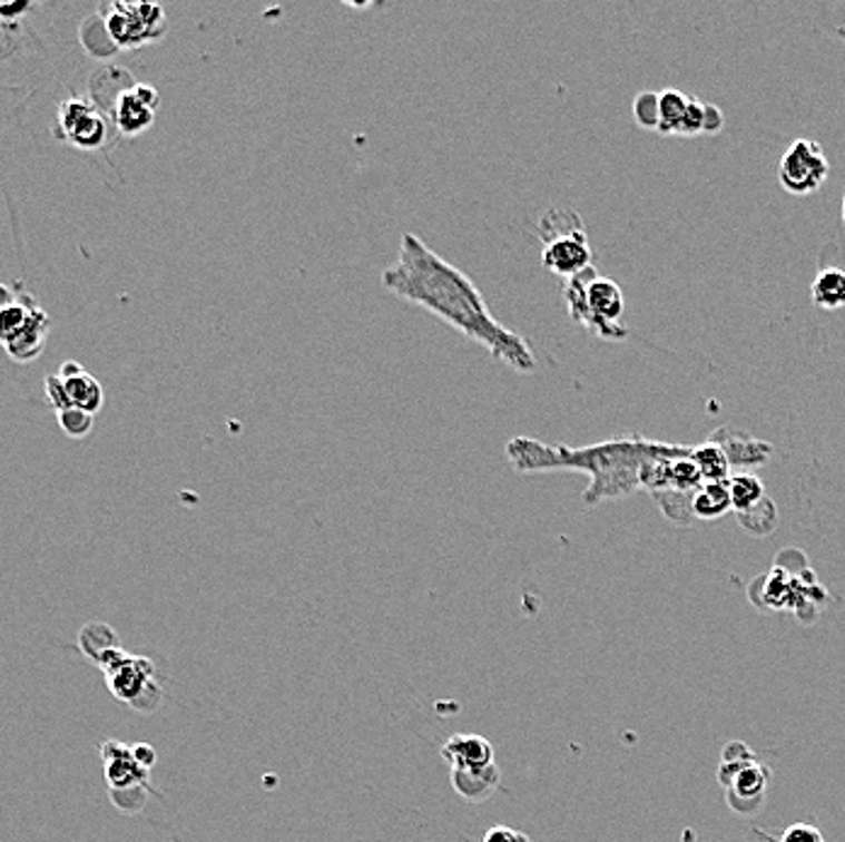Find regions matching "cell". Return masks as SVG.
<instances>
[{"label": "cell", "instance_id": "6da1fadb", "mask_svg": "<svg viewBox=\"0 0 845 842\" xmlns=\"http://www.w3.org/2000/svg\"><path fill=\"white\" fill-rule=\"evenodd\" d=\"M382 287L415 306L428 309L511 370L520 374L538 370V358L530 343L491 314L484 294L472 277L415 234L401 236L394 265L382 273Z\"/></svg>", "mask_w": 845, "mask_h": 842}, {"label": "cell", "instance_id": "7a4b0ae2", "mask_svg": "<svg viewBox=\"0 0 845 842\" xmlns=\"http://www.w3.org/2000/svg\"><path fill=\"white\" fill-rule=\"evenodd\" d=\"M686 447L647 440L641 434L612 438L588 447L544 444L534 438H518L505 442V459L518 473L573 471L590 479L583 491V502L590 508L606 500H620L639 491V473L649 461L659 457L680 454Z\"/></svg>", "mask_w": 845, "mask_h": 842}, {"label": "cell", "instance_id": "3957f363", "mask_svg": "<svg viewBox=\"0 0 845 842\" xmlns=\"http://www.w3.org/2000/svg\"><path fill=\"white\" fill-rule=\"evenodd\" d=\"M563 304H567L569 316L600 341L617 343L629 335V329L622 323V287L615 280L600 275L596 265L567 280L563 284Z\"/></svg>", "mask_w": 845, "mask_h": 842}, {"label": "cell", "instance_id": "277c9868", "mask_svg": "<svg viewBox=\"0 0 845 842\" xmlns=\"http://www.w3.org/2000/svg\"><path fill=\"white\" fill-rule=\"evenodd\" d=\"M538 238L542 241V265L557 277L571 280L593 265L586 224L571 207L547 209L538 224Z\"/></svg>", "mask_w": 845, "mask_h": 842}, {"label": "cell", "instance_id": "5b68a950", "mask_svg": "<svg viewBox=\"0 0 845 842\" xmlns=\"http://www.w3.org/2000/svg\"><path fill=\"white\" fill-rule=\"evenodd\" d=\"M717 780L727 792V804L731 811L739 813V816H750L766 801L773 770L763 765L744 741H734L721 753Z\"/></svg>", "mask_w": 845, "mask_h": 842}, {"label": "cell", "instance_id": "8992f818", "mask_svg": "<svg viewBox=\"0 0 845 842\" xmlns=\"http://www.w3.org/2000/svg\"><path fill=\"white\" fill-rule=\"evenodd\" d=\"M100 670L107 677V687H110L112 697L119 702L131 704L134 709H144V702L149 699V712H154L160 704V692L156 683V665L149 658L131 656L122 646L105 650L98 658Z\"/></svg>", "mask_w": 845, "mask_h": 842}, {"label": "cell", "instance_id": "52a82bcc", "mask_svg": "<svg viewBox=\"0 0 845 842\" xmlns=\"http://www.w3.org/2000/svg\"><path fill=\"white\" fill-rule=\"evenodd\" d=\"M100 18L115 49H137L146 42H158L168 32L166 12L154 3L117 0L100 10Z\"/></svg>", "mask_w": 845, "mask_h": 842}, {"label": "cell", "instance_id": "ba28073f", "mask_svg": "<svg viewBox=\"0 0 845 842\" xmlns=\"http://www.w3.org/2000/svg\"><path fill=\"white\" fill-rule=\"evenodd\" d=\"M831 173L824 146L814 139H797L789 144L777 163V178L789 195H812L819 189Z\"/></svg>", "mask_w": 845, "mask_h": 842}, {"label": "cell", "instance_id": "9c48e42d", "mask_svg": "<svg viewBox=\"0 0 845 842\" xmlns=\"http://www.w3.org/2000/svg\"><path fill=\"white\" fill-rule=\"evenodd\" d=\"M107 119L90 100L73 98L59 107V134L83 151H96L107 141Z\"/></svg>", "mask_w": 845, "mask_h": 842}, {"label": "cell", "instance_id": "30bf717a", "mask_svg": "<svg viewBox=\"0 0 845 842\" xmlns=\"http://www.w3.org/2000/svg\"><path fill=\"white\" fill-rule=\"evenodd\" d=\"M105 780L110 792H129V790H149V774L139 767L131 755V745L105 741L100 745Z\"/></svg>", "mask_w": 845, "mask_h": 842}, {"label": "cell", "instance_id": "8fae6325", "mask_svg": "<svg viewBox=\"0 0 845 842\" xmlns=\"http://www.w3.org/2000/svg\"><path fill=\"white\" fill-rule=\"evenodd\" d=\"M440 755L450 770H476L495 763L491 741L476 736V733H458V736L448 738Z\"/></svg>", "mask_w": 845, "mask_h": 842}, {"label": "cell", "instance_id": "7c38bea8", "mask_svg": "<svg viewBox=\"0 0 845 842\" xmlns=\"http://www.w3.org/2000/svg\"><path fill=\"white\" fill-rule=\"evenodd\" d=\"M57 374L61 376L66 393H69L71 405H76V409L86 411L90 415H98L100 413L102 401H105L102 386H100V382H98L96 376H90L86 372L83 364L69 360V362H63L59 366Z\"/></svg>", "mask_w": 845, "mask_h": 842}, {"label": "cell", "instance_id": "4fadbf2b", "mask_svg": "<svg viewBox=\"0 0 845 842\" xmlns=\"http://www.w3.org/2000/svg\"><path fill=\"white\" fill-rule=\"evenodd\" d=\"M110 110L117 129L122 131L125 137H137V134L149 129L156 119V110L141 100V95L137 92V84H131L127 90L119 92Z\"/></svg>", "mask_w": 845, "mask_h": 842}, {"label": "cell", "instance_id": "5bb4252c", "mask_svg": "<svg viewBox=\"0 0 845 842\" xmlns=\"http://www.w3.org/2000/svg\"><path fill=\"white\" fill-rule=\"evenodd\" d=\"M450 784L466 804H484L501 786V770L495 763L476 770H450Z\"/></svg>", "mask_w": 845, "mask_h": 842}, {"label": "cell", "instance_id": "9a60e30c", "mask_svg": "<svg viewBox=\"0 0 845 842\" xmlns=\"http://www.w3.org/2000/svg\"><path fill=\"white\" fill-rule=\"evenodd\" d=\"M49 329H51L49 316L45 314L42 309L37 306L32 311L30 321H27L24 329L16 337H12L10 343H6L3 347H6L8 355L12 360H16V362H32V360H37L39 355H42Z\"/></svg>", "mask_w": 845, "mask_h": 842}, {"label": "cell", "instance_id": "2e32d148", "mask_svg": "<svg viewBox=\"0 0 845 842\" xmlns=\"http://www.w3.org/2000/svg\"><path fill=\"white\" fill-rule=\"evenodd\" d=\"M709 440L721 447V452L727 454V459H729V467L760 464V461H766L770 457V444L750 440V438H746V434H736L729 428H721Z\"/></svg>", "mask_w": 845, "mask_h": 842}, {"label": "cell", "instance_id": "e0dca14e", "mask_svg": "<svg viewBox=\"0 0 845 842\" xmlns=\"http://www.w3.org/2000/svg\"><path fill=\"white\" fill-rule=\"evenodd\" d=\"M727 481H713V483L702 481L700 486L695 488L692 502H690L695 520H717V518H721V515H727L731 510V498H729Z\"/></svg>", "mask_w": 845, "mask_h": 842}, {"label": "cell", "instance_id": "ac0fdd59", "mask_svg": "<svg viewBox=\"0 0 845 842\" xmlns=\"http://www.w3.org/2000/svg\"><path fill=\"white\" fill-rule=\"evenodd\" d=\"M690 459L692 464L700 471V477L705 483L713 481H727L731 477V467L727 454L721 452V447L713 440H707L705 444H695L690 447Z\"/></svg>", "mask_w": 845, "mask_h": 842}, {"label": "cell", "instance_id": "d6986e66", "mask_svg": "<svg viewBox=\"0 0 845 842\" xmlns=\"http://www.w3.org/2000/svg\"><path fill=\"white\" fill-rule=\"evenodd\" d=\"M812 302L828 311L845 306V273L841 267L822 270L812 284Z\"/></svg>", "mask_w": 845, "mask_h": 842}, {"label": "cell", "instance_id": "ffe728a7", "mask_svg": "<svg viewBox=\"0 0 845 842\" xmlns=\"http://www.w3.org/2000/svg\"><path fill=\"white\" fill-rule=\"evenodd\" d=\"M35 309L37 304L30 294H20L10 306L0 309V343H10L30 321Z\"/></svg>", "mask_w": 845, "mask_h": 842}, {"label": "cell", "instance_id": "44dd1931", "mask_svg": "<svg viewBox=\"0 0 845 842\" xmlns=\"http://www.w3.org/2000/svg\"><path fill=\"white\" fill-rule=\"evenodd\" d=\"M729 486V498H731V510L744 512L748 508L758 506V502L766 498V488L758 481L754 473H734L727 481Z\"/></svg>", "mask_w": 845, "mask_h": 842}, {"label": "cell", "instance_id": "7402d4cb", "mask_svg": "<svg viewBox=\"0 0 845 842\" xmlns=\"http://www.w3.org/2000/svg\"><path fill=\"white\" fill-rule=\"evenodd\" d=\"M688 95L680 92V90H661L659 92V127H656V131L664 134V137H670V134H676L678 127H680V119L682 115H686V107H688Z\"/></svg>", "mask_w": 845, "mask_h": 842}, {"label": "cell", "instance_id": "603a6c76", "mask_svg": "<svg viewBox=\"0 0 845 842\" xmlns=\"http://www.w3.org/2000/svg\"><path fill=\"white\" fill-rule=\"evenodd\" d=\"M78 646L92 663H98V658L105 654V650L119 646V638L112 627H107V624L102 621H92L88 624V627H83V632H80Z\"/></svg>", "mask_w": 845, "mask_h": 842}, {"label": "cell", "instance_id": "cb8c5ba5", "mask_svg": "<svg viewBox=\"0 0 845 842\" xmlns=\"http://www.w3.org/2000/svg\"><path fill=\"white\" fill-rule=\"evenodd\" d=\"M739 520H741V527L748 529L750 535L766 537L773 532L775 525H777V510L768 498H763L758 506L739 512Z\"/></svg>", "mask_w": 845, "mask_h": 842}, {"label": "cell", "instance_id": "d4e9b609", "mask_svg": "<svg viewBox=\"0 0 845 842\" xmlns=\"http://www.w3.org/2000/svg\"><path fill=\"white\" fill-rule=\"evenodd\" d=\"M632 112L641 129L656 131V127H659V92H639L632 102Z\"/></svg>", "mask_w": 845, "mask_h": 842}, {"label": "cell", "instance_id": "484cf974", "mask_svg": "<svg viewBox=\"0 0 845 842\" xmlns=\"http://www.w3.org/2000/svg\"><path fill=\"white\" fill-rule=\"evenodd\" d=\"M57 420H59V428L63 430V434H69V438H73V440H83L86 434H90L92 420H96V415H90L86 411L76 409V405H71V409L57 413Z\"/></svg>", "mask_w": 845, "mask_h": 842}, {"label": "cell", "instance_id": "4316f807", "mask_svg": "<svg viewBox=\"0 0 845 842\" xmlns=\"http://www.w3.org/2000/svg\"><path fill=\"white\" fill-rule=\"evenodd\" d=\"M45 393H47V399H49V403L53 405V411H57V413L71 409L69 393H66L59 374H51V376L45 379Z\"/></svg>", "mask_w": 845, "mask_h": 842}, {"label": "cell", "instance_id": "83f0119b", "mask_svg": "<svg viewBox=\"0 0 845 842\" xmlns=\"http://www.w3.org/2000/svg\"><path fill=\"white\" fill-rule=\"evenodd\" d=\"M777 842H826L822 831L812 823H795L780 835Z\"/></svg>", "mask_w": 845, "mask_h": 842}, {"label": "cell", "instance_id": "f1b7e54d", "mask_svg": "<svg viewBox=\"0 0 845 842\" xmlns=\"http://www.w3.org/2000/svg\"><path fill=\"white\" fill-rule=\"evenodd\" d=\"M484 842H530L525 833L515 831V828H505V825H495L491 831H487Z\"/></svg>", "mask_w": 845, "mask_h": 842}, {"label": "cell", "instance_id": "f546056e", "mask_svg": "<svg viewBox=\"0 0 845 842\" xmlns=\"http://www.w3.org/2000/svg\"><path fill=\"white\" fill-rule=\"evenodd\" d=\"M131 755H134V760H137V763H139V767L141 770H146V772H151L154 770V765H156V751L151 748V745L149 743H137V745H131Z\"/></svg>", "mask_w": 845, "mask_h": 842}, {"label": "cell", "instance_id": "4dcf8cb0", "mask_svg": "<svg viewBox=\"0 0 845 842\" xmlns=\"http://www.w3.org/2000/svg\"><path fill=\"white\" fill-rule=\"evenodd\" d=\"M32 6L24 3V0H18V3H0V20L6 22H16L20 16H24L27 10Z\"/></svg>", "mask_w": 845, "mask_h": 842}, {"label": "cell", "instance_id": "1f68e13d", "mask_svg": "<svg viewBox=\"0 0 845 842\" xmlns=\"http://www.w3.org/2000/svg\"><path fill=\"white\" fill-rule=\"evenodd\" d=\"M16 292H12L10 287H8V284H0V309H6V306H10L12 302H16Z\"/></svg>", "mask_w": 845, "mask_h": 842}, {"label": "cell", "instance_id": "d6a6232c", "mask_svg": "<svg viewBox=\"0 0 845 842\" xmlns=\"http://www.w3.org/2000/svg\"><path fill=\"white\" fill-rule=\"evenodd\" d=\"M841 216H843V224H845V193H843V205H841Z\"/></svg>", "mask_w": 845, "mask_h": 842}, {"label": "cell", "instance_id": "836d02e7", "mask_svg": "<svg viewBox=\"0 0 845 842\" xmlns=\"http://www.w3.org/2000/svg\"><path fill=\"white\" fill-rule=\"evenodd\" d=\"M775 842H777V840H775Z\"/></svg>", "mask_w": 845, "mask_h": 842}]
</instances>
